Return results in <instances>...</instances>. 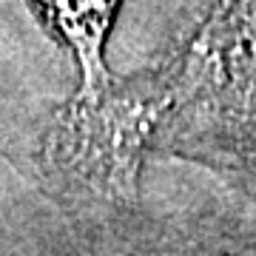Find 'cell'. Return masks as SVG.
I'll list each match as a JSON object with an SVG mask.
<instances>
[{
  "instance_id": "1",
  "label": "cell",
  "mask_w": 256,
  "mask_h": 256,
  "mask_svg": "<svg viewBox=\"0 0 256 256\" xmlns=\"http://www.w3.org/2000/svg\"><path fill=\"white\" fill-rule=\"evenodd\" d=\"M171 86L160 66L134 77L111 74L102 86L80 88L48 117L37 146L40 180L74 210L120 214L140 200V174L156 151Z\"/></svg>"
},
{
  "instance_id": "2",
  "label": "cell",
  "mask_w": 256,
  "mask_h": 256,
  "mask_svg": "<svg viewBox=\"0 0 256 256\" xmlns=\"http://www.w3.org/2000/svg\"><path fill=\"white\" fill-rule=\"evenodd\" d=\"M40 26L52 40L74 57L82 86H102L111 74L106 68V40L117 20L122 0H28Z\"/></svg>"
}]
</instances>
